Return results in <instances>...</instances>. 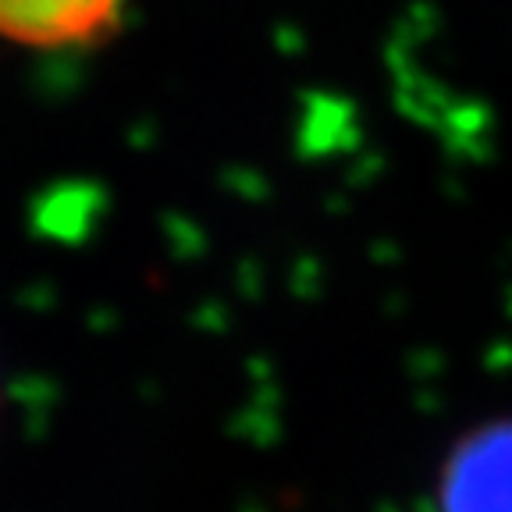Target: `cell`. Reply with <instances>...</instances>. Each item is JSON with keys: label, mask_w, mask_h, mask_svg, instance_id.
Segmentation results:
<instances>
[{"label": "cell", "mask_w": 512, "mask_h": 512, "mask_svg": "<svg viewBox=\"0 0 512 512\" xmlns=\"http://www.w3.org/2000/svg\"><path fill=\"white\" fill-rule=\"evenodd\" d=\"M128 0H0V40L29 50H72L107 40Z\"/></svg>", "instance_id": "2"}, {"label": "cell", "mask_w": 512, "mask_h": 512, "mask_svg": "<svg viewBox=\"0 0 512 512\" xmlns=\"http://www.w3.org/2000/svg\"><path fill=\"white\" fill-rule=\"evenodd\" d=\"M434 512H512V416L452 441L434 477Z\"/></svg>", "instance_id": "1"}]
</instances>
